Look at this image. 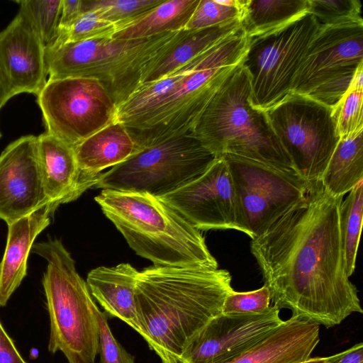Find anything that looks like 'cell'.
<instances>
[{"mask_svg": "<svg viewBox=\"0 0 363 363\" xmlns=\"http://www.w3.org/2000/svg\"><path fill=\"white\" fill-rule=\"evenodd\" d=\"M250 77L240 63L218 90L191 134L216 157L234 155L295 171L266 111L250 103Z\"/></svg>", "mask_w": 363, "mask_h": 363, "instance_id": "4", "label": "cell"}, {"mask_svg": "<svg viewBox=\"0 0 363 363\" xmlns=\"http://www.w3.org/2000/svg\"><path fill=\"white\" fill-rule=\"evenodd\" d=\"M242 0H200L185 29L196 30L240 20Z\"/></svg>", "mask_w": 363, "mask_h": 363, "instance_id": "30", "label": "cell"}, {"mask_svg": "<svg viewBox=\"0 0 363 363\" xmlns=\"http://www.w3.org/2000/svg\"><path fill=\"white\" fill-rule=\"evenodd\" d=\"M241 27L240 20L189 30L178 41L149 62L140 85L160 79L179 68Z\"/></svg>", "mask_w": 363, "mask_h": 363, "instance_id": "23", "label": "cell"}, {"mask_svg": "<svg viewBox=\"0 0 363 363\" xmlns=\"http://www.w3.org/2000/svg\"><path fill=\"white\" fill-rule=\"evenodd\" d=\"M81 13L82 0H62V11L57 35L67 31Z\"/></svg>", "mask_w": 363, "mask_h": 363, "instance_id": "37", "label": "cell"}, {"mask_svg": "<svg viewBox=\"0 0 363 363\" xmlns=\"http://www.w3.org/2000/svg\"><path fill=\"white\" fill-rule=\"evenodd\" d=\"M49 203L40 169L37 136L24 135L0 155V219L10 224Z\"/></svg>", "mask_w": 363, "mask_h": 363, "instance_id": "17", "label": "cell"}, {"mask_svg": "<svg viewBox=\"0 0 363 363\" xmlns=\"http://www.w3.org/2000/svg\"><path fill=\"white\" fill-rule=\"evenodd\" d=\"M22 11L30 20L45 48L55 40L62 11V0L16 1Z\"/></svg>", "mask_w": 363, "mask_h": 363, "instance_id": "29", "label": "cell"}, {"mask_svg": "<svg viewBox=\"0 0 363 363\" xmlns=\"http://www.w3.org/2000/svg\"><path fill=\"white\" fill-rule=\"evenodd\" d=\"M320 325L291 316L230 363H299L318 345Z\"/></svg>", "mask_w": 363, "mask_h": 363, "instance_id": "20", "label": "cell"}, {"mask_svg": "<svg viewBox=\"0 0 363 363\" xmlns=\"http://www.w3.org/2000/svg\"><path fill=\"white\" fill-rule=\"evenodd\" d=\"M271 296L266 286L246 292L234 290L225 298L222 312L226 313H258L270 307Z\"/></svg>", "mask_w": 363, "mask_h": 363, "instance_id": "34", "label": "cell"}, {"mask_svg": "<svg viewBox=\"0 0 363 363\" xmlns=\"http://www.w3.org/2000/svg\"><path fill=\"white\" fill-rule=\"evenodd\" d=\"M84 182L92 188L101 172L129 158L136 152L125 125L116 121L73 147Z\"/></svg>", "mask_w": 363, "mask_h": 363, "instance_id": "21", "label": "cell"}, {"mask_svg": "<svg viewBox=\"0 0 363 363\" xmlns=\"http://www.w3.org/2000/svg\"><path fill=\"white\" fill-rule=\"evenodd\" d=\"M183 29L149 38H103L45 48L48 79L87 77L100 82L117 107L139 87L150 62L180 39Z\"/></svg>", "mask_w": 363, "mask_h": 363, "instance_id": "7", "label": "cell"}, {"mask_svg": "<svg viewBox=\"0 0 363 363\" xmlns=\"http://www.w3.org/2000/svg\"><path fill=\"white\" fill-rule=\"evenodd\" d=\"M6 101L4 99L3 90L0 84V109L6 104ZM1 138V133L0 132V138Z\"/></svg>", "mask_w": 363, "mask_h": 363, "instance_id": "40", "label": "cell"}, {"mask_svg": "<svg viewBox=\"0 0 363 363\" xmlns=\"http://www.w3.org/2000/svg\"><path fill=\"white\" fill-rule=\"evenodd\" d=\"M329 363H363V344L359 342L350 348L331 356Z\"/></svg>", "mask_w": 363, "mask_h": 363, "instance_id": "38", "label": "cell"}, {"mask_svg": "<svg viewBox=\"0 0 363 363\" xmlns=\"http://www.w3.org/2000/svg\"><path fill=\"white\" fill-rule=\"evenodd\" d=\"M216 157L191 133L135 152L101 173L92 188L163 196L201 175Z\"/></svg>", "mask_w": 363, "mask_h": 363, "instance_id": "8", "label": "cell"}, {"mask_svg": "<svg viewBox=\"0 0 363 363\" xmlns=\"http://www.w3.org/2000/svg\"><path fill=\"white\" fill-rule=\"evenodd\" d=\"M363 65V21L319 27L295 77L291 93L333 108Z\"/></svg>", "mask_w": 363, "mask_h": 363, "instance_id": "10", "label": "cell"}, {"mask_svg": "<svg viewBox=\"0 0 363 363\" xmlns=\"http://www.w3.org/2000/svg\"><path fill=\"white\" fill-rule=\"evenodd\" d=\"M363 180V130L338 141L320 182L333 196H342Z\"/></svg>", "mask_w": 363, "mask_h": 363, "instance_id": "24", "label": "cell"}, {"mask_svg": "<svg viewBox=\"0 0 363 363\" xmlns=\"http://www.w3.org/2000/svg\"><path fill=\"white\" fill-rule=\"evenodd\" d=\"M363 90L350 86L345 94L333 108V117L341 138H346L363 130Z\"/></svg>", "mask_w": 363, "mask_h": 363, "instance_id": "33", "label": "cell"}, {"mask_svg": "<svg viewBox=\"0 0 363 363\" xmlns=\"http://www.w3.org/2000/svg\"><path fill=\"white\" fill-rule=\"evenodd\" d=\"M320 26L306 13L276 28L248 36L240 62L250 81L251 105L264 111L282 101Z\"/></svg>", "mask_w": 363, "mask_h": 363, "instance_id": "9", "label": "cell"}, {"mask_svg": "<svg viewBox=\"0 0 363 363\" xmlns=\"http://www.w3.org/2000/svg\"><path fill=\"white\" fill-rule=\"evenodd\" d=\"M94 310L99 328L100 363H135L134 357L114 337L108 324L106 313L101 312L96 303Z\"/></svg>", "mask_w": 363, "mask_h": 363, "instance_id": "35", "label": "cell"}, {"mask_svg": "<svg viewBox=\"0 0 363 363\" xmlns=\"http://www.w3.org/2000/svg\"><path fill=\"white\" fill-rule=\"evenodd\" d=\"M57 207L48 203L8 224L6 245L0 261V307L6 306L27 274V261L36 237L45 229Z\"/></svg>", "mask_w": 363, "mask_h": 363, "instance_id": "19", "label": "cell"}, {"mask_svg": "<svg viewBox=\"0 0 363 363\" xmlns=\"http://www.w3.org/2000/svg\"><path fill=\"white\" fill-rule=\"evenodd\" d=\"M308 0H242L241 28L247 36L286 24L308 13Z\"/></svg>", "mask_w": 363, "mask_h": 363, "instance_id": "26", "label": "cell"}, {"mask_svg": "<svg viewBox=\"0 0 363 363\" xmlns=\"http://www.w3.org/2000/svg\"><path fill=\"white\" fill-rule=\"evenodd\" d=\"M272 306L262 313H220L213 318L187 344L179 363H230L284 320Z\"/></svg>", "mask_w": 363, "mask_h": 363, "instance_id": "15", "label": "cell"}, {"mask_svg": "<svg viewBox=\"0 0 363 363\" xmlns=\"http://www.w3.org/2000/svg\"><path fill=\"white\" fill-rule=\"evenodd\" d=\"M0 363H27L0 321Z\"/></svg>", "mask_w": 363, "mask_h": 363, "instance_id": "36", "label": "cell"}, {"mask_svg": "<svg viewBox=\"0 0 363 363\" xmlns=\"http://www.w3.org/2000/svg\"><path fill=\"white\" fill-rule=\"evenodd\" d=\"M228 163L236 193L242 232L252 239L299 202L310 183L295 171L277 169L234 155Z\"/></svg>", "mask_w": 363, "mask_h": 363, "instance_id": "12", "label": "cell"}, {"mask_svg": "<svg viewBox=\"0 0 363 363\" xmlns=\"http://www.w3.org/2000/svg\"><path fill=\"white\" fill-rule=\"evenodd\" d=\"M36 97L45 132L72 147L118 121L116 104L95 79H48Z\"/></svg>", "mask_w": 363, "mask_h": 363, "instance_id": "13", "label": "cell"}, {"mask_svg": "<svg viewBox=\"0 0 363 363\" xmlns=\"http://www.w3.org/2000/svg\"><path fill=\"white\" fill-rule=\"evenodd\" d=\"M342 200L320 181L311 182L304 197L250 242L274 306L328 328L363 313L345 272Z\"/></svg>", "mask_w": 363, "mask_h": 363, "instance_id": "1", "label": "cell"}, {"mask_svg": "<svg viewBox=\"0 0 363 363\" xmlns=\"http://www.w3.org/2000/svg\"><path fill=\"white\" fill-rule=\"evenodd\" d=\"M308 13L320 27L363 21L359 0H308Z\"/></svg>", "mask_w": 363, "mask_h": 363, "instance_id": "31", "label": "cell"}, {"mask_svg": "<svg viewBox=\"0 0 363 363\" xmlns=\"http://www.w3.org/2000/svg\"><path fill=\"white\" fill-rule=\"evenodd\" d=\"M48 77L45 47L19 10L0 32V84L6 101L21 93L38 96Z\"/></svg>", "mask_w": 363, "mask_h": 363, "instance_id": "16", "label": "cell"}, {"mask_svg": "<svg viewBox=\"0 0 363 363\" xmlns=\"http://www.w3.org/2000/svg\"><path fill=\"white\" fill-rule=\"evenodd\" d=\"M331 356L325 357H310L308 359L299 363H329Z\"/></svg>", "mask_w": 363, "mask_h": 363, "instance_id": "39", "label": "cell"}, {"mask_svg": "<svg viewBox=\"0 0 363 363\" xmlns=\"http://www.w3.org/2000/svg\"><path fill=\"white\" fill-rule=\"evenodd\" d=\"M160 198L199 230L241 231L232 176L223 157L198 177Z\"/></svg>", "mask_w": 363, "mask_h": 363, "instance_id": "14", "label": "cell"}, {"mask_svg": "<svg viewBox=\"0 0 363 363\" xmlns=\"http://www.w3.org/2000/svg\"><path fill=\"white\" fill-rule=\"evenodd\" d=\"M94 200L136 254L154 265L218 268L200 230L160 198L102 189Z\"/></svg>", "mask_w": 363, "mask_h": 363, "instance_id": "3", "label": "cell"}, {"mask_svg": "<svg viewBox=\"0 0 363 363\" xmlns=\"http://www.w3.org/2000/svg\"><path fill=\"white\" fill-rule=\"evenodd\" d=\"M139 272L128 263L99 267L90 271L86 284L91 295L111 318L138 330L135 288Z\"/></svg>", "mask_w": 363, "mask_h": 363, "instance_id": "22", "label": "cell"}, {"mask_svg": "<svg viewBox=\"0 0 363 363\" xmlns=\"http://www.w3.org/2000/svg\"><path fill=\"white\" fill-rule=\"evenodd\" d=\"M47 261L42 280L50 318L48 351L61 352L68 363H95L99 328L86 282L70 253L57 239L33 244Z\"/></svg>", "mask_w": 363, "mask_h": 363, "instance_id": "6", "label": "cell"}, {"mask_svg": "<svg viewBox=\"0 0 363 363\" xmlns=\"http://www.w3.org/2000/svg\"><path fill=\"white\" fill-rule=\"evenodd\" d=\"M247 42L240 27L194 57L185 77L149 113L127 128L136 152L191 133L210 101L242 61Z\"/></svg>", "mask_w": 363, "mask_h": 363, "instance_id": "5", "label": "cell"}, {"mask_svg": "<svg viewBox=\"0 0 363 363\" xmlns=\"http://www.w3.org/2000/svg\"><path fill=\"white\" fill-rule=\"evenodd\" d=\"M363 217V180L342 201L340 211L345 272L350 277L355 269Z\"/></svg>", "mask_w": 363, "mask_h": 363, "instance_id": "27", "label": "cell"}, {"mask_svg": "<svg viewBox=\"0 0 363 363\" xmlns=\"http://www.w3.org/2000/svg\"><path fill=\"white\" fill-rule=\"evenodd\" d=\"M226 269L153 265L139 272L137 332L162 363H179L189 341L222 313L233 291Z\"/></svg>", "mask_w": 363, "mask_h": 363, "instance_id": "2", "label": "cell"}, {"mask_svg": "<svg viewBox=\"0 0 363 363\" xmlns=\"http://www.w3.org/2000/svg\"><path fill=\"white\" fill-rule=\"evenodd\" d=\"M164 0H82V13L95 11L116 30L138 20Z\"/></svg>", "mask_w": 363, "mask_h": 363, "instance_id": "28", "label": "cell"}, {"mask_svg": "<svg viewBox=\"0 0 363 363\" xmlns=\"http://www.w3.org/2000/svg\"><path fill=\"white\" fill-rule=\"evenodd\" d=\"M266 113L296 172L309 182L320 181L340 140L333 108L291 93Z\"/></svg>", "mask_w": 363, "mask_h": 363, "instance_id": "11", "label": "cell"}, {"mask_svg": "<svg viewBox=\"0 0 363 363\" xmlns=\"http://www.w3.org/2000/svg\"><path fill=\"white\" fill-rule=\"evenodd\" d=\"M200 0H164L148 13L117 30L111 38L135 40L185 29Z\"/></svg>", "mask_w": 363, "mask_h": 363, "instance_id": "25", "label": "cell"}, {"mask_svg": "<svg viewBox=\"0 0 363 363\" xmlns=\"http://www.w3.org/2000/svg\"><path fill=\"white\" fill-rule=\"evenodd\" d=\"M37 149L49 203L58 207L76 200L89 189L82 179L72 147L45 132L37 136Z\"/></svg>", "mask_w": 363, "mask_h": 363, "instance_id": "18", "label": "cell"}, {"mask_svg": "<svg viewBox=\"0 0 363 363\" xmlns=\"http://www.w3.org/2000/svg\"><path fill=\"white\" fill-rule=\"evenodd\" d=\"M116 26L102 19L95 11L82 13L72 26L65 33L57 35L54 43L46 48L85 40L111 38L116 32Z\"/></svg>", "mask_w": 363, "mask_h": 363, "instance_id": "32", "label": "cell"}]
</instances>
